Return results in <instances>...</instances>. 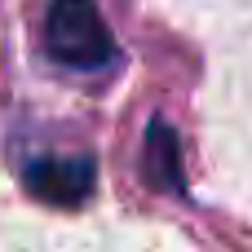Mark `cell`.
<instances>
[{
    "label": "cell",
    "mask_w": 252,
    "mask_h": 252,
    "mask_svg": "<svg viewBox=\"0 0 252 252\" xmlns=\"http://www.w3.org/2000/svg\"><path fill=\"white\" fill-rule=\"evenodd\" d=\"M146 182H151V190H159V195H182V186H186V177H182V142H177V133L168 128V124H151L146 128Z\"/></svg>",
    "instance_id": "obj_3"
},
{
    "label": "cell",
    "mask_w": 252,
    "mask_h": 252,
    "mask_svg": "<svg viewBox=\"0 0 252 252\" xmlns=\"http://www.w3.org/2000/svg\"><path fill=\"white\" fill-rule=\"evenodd\" d=\"M49 49L66 66H102L115 53V40L93 0H53L49 4Z\"/></svg>",
    "instance_id": "obj_1"
},
{
    "label": "cell",
    "mask_w": 252,
    "mask_h": 252,
    "mask_svg": "<svg viewBox=\"0 0 252 252\" xmlns=\"http://www.w3.org/2000/svg\"><path fill=\"white\" fill-rule=\"evenodd\" d=\"M22 186H27V195H35L53 208H80L93 195L97 173H93V159H35V164H27Z\"/></svg>",
    "instance_id": "obj_2"
}]
</instances>
